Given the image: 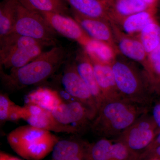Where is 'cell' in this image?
<instances>
[{"mask_svg":"<svg viewBox=\"0 0 160 160\" xmlns=\"http://www.w3.org/2000/svg\"><path fill=\"white\" fill-rule=\"evenodd\" d=\"M51 112L60 123L74 126L80 131L82 128L89 124L90 125L92 121L95 117L89 108L75 100L62 103Z\"/></svg>","mask_w":160,"mask_h":160,"instance_id":"obj_10","label":"cell"},{"mask_svg":"<svg viewBox=\"0 0 160 160\" xmlns=\"http://www.w3.org/2000/svg\"><path fill=\"white\" fill-rule=\"evenodd\" d=\"M160 146V131L156 137L154 141L150 144V146L141 154L142 160L146 159L149 154L158 146Z\"/></svg>","mask_w":160,"mask_h":160,"instance_id":"obj_28","label":"cell"},{"mask_svg":"<svg viewBox=\"0 0 160 160\" xmlns=\"http://www.w3.org/2000/svg\"><path fill=\"white\" fill-rule=\"evenodd\" d=\"M18 3V0H3L0 3V38L13 32Z\"/></svg>","mask_w":160,"mask_h":160,"instance_id":"obj_19","label":"cell"},{"mask_svg":"<svg viewBox=\"0 0 160 160\" xmlns=\"http://www.w3.org/2000/svg\"><path fill=\"white\" fill-rule=\"evenodd\" d=\"M63 102L57 92L49 88H40L28 95L26 104L36 105L52 112Z\"/></svg>","mask_w":160,"mask_h":160,"instance_id":"obj_17","label":"cell"},{"mask_svg":"<svg viewBox=\"0 0 160 160\" xmlns=\"http://www.w3.org/2000/svg\"><path fill=\"white\" fill-rule=\"evenodd\" d=\"M0 160H22L21 159L8 154L6 152H0Z\"/></svg>","mask_w":160,"mask_h":160,"instance_id":"obj_29","label":"cell"},{"mask_svg":"<svg viewBox=\"0 0 160 160\" xmlns=\"http://www.w3.org/2000/svg\"><path fill=\"white\" fill-rule=\"evenodd\" d=\"M159 132L152 116L147 112L138 118L116 140L141 154L154 141Z\"/></svg>","mask_w":160,"mask_h":160,"instance_id":"obj_7","label":"cell"},{"mask_svg":"<svg viewBox=\"0 0 160 160\" xmlns=\"http://www.w3.org/2000/svg\"><path fill=\"white\" fill-rule=\"evenodd\" d=\"M76 57L74 60L76 68L94 99L98 110L104 99L96 78L91 60L85 50Z\"/></svg>","mask_w":160,"mask_h":160,"instance_id":"obj_12","label":"cell"},{"mask_svg":"<svg viewBox=\"0 0 160 160\" xmlns=\"http://www.w3.org/2000/svg\"><path fill=\"white\" fill-rule=\"evenodd\" d=\"M140 32V42L149 54L160 44V26L153 21Z\"/></svg>","mask_w":160,"mask_h":160,"instance_id":"obj_23","label":"cell"},{"mask_svg":"<svg viewBox=\"0 0 160 160\" xmlns=\"http://www.w3.org/2000/svg\"><path fill=\"white\" fill-rule=\"evenodd\" d=\"M42 43L12 32L0 38V66L18 69L36 58L43 52Z\"/></svg>","mask_w":160,"mask_h":160,"instance_id":"obj_5","label":"cell"},{"mask_svg":"<svg viewBox=\"0 0 160 160\" xmlns=\"http://www.w3.org/2000/svg\"><path fill=\"white\" fill-rule=\"evenodd\" d=\"M70 57L65 47L55 46L43 52L30 62L6 73L1 69L2 85L8 91H16L45 82L52 76Z\"/></svg>","mask_w":160,"mask_h":160,"instance_id":"obj_1","label":"cell"},{"mask_svg":"<svg viewBox=\"0 0 160 160\" xmlns=\"http://www.w3.org/2000/svg\"><path fill=\"white\" fill-rule=\"evenodd\" d=\"M2 1H3V0H2Z\"/></svg>","mask_w":160,"mask_h":160,"instance_id":"obj_33","label":"cell"},{"mask_svg":"<svg viewBox=\"0 0 160 160\" xmlns=\"http://www.w3.org/2000/svg\"><path fill=\"white\" fill-rule=\"evenodd\" d=\"M90 59L104 101L123 98L117 87L111 65L100 62L90 58Z\"/></svg>","mask_w":160,"mask_h":160,"instance_id":"obj_13","label":"cell"},{"mask_svg":"<svg viewBox=\"0 0 160 160\" xmlns=\"http://www.w3.org/2000/svg\"><path fill=\"white\" fill-rule=\"evenodd\" d=\"M152 117L156 125L157 126L159 132L160 131V98L155 102L152 108Z\"/></svg>","mask_w":160,"mask_h":160,"instance_id":"obj_27","label":"cell"},{"mask_svg":"<svg viewBox=\"0 0 160 160\" xmlns=\"http://www.w3.org/2000/svg\"><path fill=\"white\" fill-rule=\"evenodd\" d=\"M72 14L73 18L89 37L111 45L112 34L106 20L85 17L73 10Z\"/></svg>","mask_w":160,"mask_h":160,"instance_id":"obj_14","label":"cell"},{"mask_svg":"<svg viewBox=\"0 0 160 160\" xmlns=\"http://www.w3.org/2000/svg\"><path fill=\"white\" fill-rule=\"evenodd\" d=\"M7 141L12 149L21 157L41 160L52 152L59 139L51 132L28 124L10 132Z\"/></svg>","mask_w":160,"mask_h":160,"instance_id":"obj_3","label":"cell"},{"mask_svg":"<svg viewBox=\"0 0 160 160\" xmlns=\"http://www.w3.org/2000/svg\"><path fill=\"white\" fill-rule=\"evenodd\" d=\"M69 58L65 64L62 77V83L66 92L73 100L82 103L96 116L98 109L96 103L89 89L78 73L74 61L71 62Z\"/></svg>","mask_w":160,"mask_h":160,"instance_id":"obj_8","label":"cell"},{"mask_svg":"<svg viewBox=\"0 0 160 160\" xmlns=\"http://www.w3.org/2000/svg\"><path fill=\"white\" fill-rule=\"evenodd\" d=\"M12 32L37 40L46 46H57L58 33L45 18L39 12L28 9L19 2Z\"/></svg>","mask_w":160,"mask_h":160,"instance_id":"obj_6","label":"cell"},{"mask_svg":"<svg viewBox=\"0 0 160 160\" xmlns=\"http://www.w3.org/2000/svg\"><path fill=\"white\" fill-rule=\"evenodd\" d=\"M15 103L9 99L7 94H0V120L1 122L8 121L9 113Z\"/></svg>","mask_w":160,"mask_h":160,"instance_id":"obj_25","label":"cell"},{"mask_svg":"<svg viewBox=\"0 0 160 160\" xmlns=\"http://www.w3.org/2000/svg\"><path fill=\"white\" fill-rule=\"evenodd\" d=\"M144 160H160V158L157 156H151Z\"/></svg>","mask_w":160,"mask_h":160,"instance_id":"obj_31","label":"cell"},{"mask_svg":"<svg viewBox=\"0 0 160 160\" xmlns=\"http://www.w3.org/2000/svg\"><path fill=\"white\" fill-rule=\"evenodd\" d=\"M55 31L64 37L73 40L85 47L91 39L79 24L69 16L54 13H40Z\"/></svg>","mask_w":160,"mask_h":160,"instance_id":"obj_11","label":"cell"},{"mask_svg":"<svg viewBox=\"0 0 160 160\" xmlns=\"http://www.w3.org/2000/svg\"><path fill=\"white\" fill-rule=\"evenodd\" d=\"M143 1H144L148 6H149L152 5V3H154L155 0H143Z\"/></svg>","mask_w":160,"mask_h":160,"instance_id":"obj_32","label":"cell"},{"mask_svg":"<svg viewBox=\"0 0 160 160\" xmlns=\"http://www.w3.org/2000/svg\"><path fill=\"white\" fill-rule=\"evenodd\" d=\"M149 6L143 0H116L114 4L115 12L125 18L147 10Z\"/></svg>","mask_w":160,"mask_h":160,"instance_id":"obj_24","label":"cell"},{"mask_svg":"<svg viewBox=\"0 0 160 160\" xmlns=\"http://www.w3.org/2000/svg\"><path fill=\"white\" fill-rule=\"evenodd\" d=\"M111 66L122 97L149 108L155 92L148 77L143 78L134 68L121 61H114Z\"/></svg>","mask_w":160,"mask_h":160,"instance_id":"obj_4","label":"cell"},{"mask_svg":"<svg viewBox=\"0 0 160 160\" xmlns=\"http://www.w3.org/2000/svg\"><path fill=\"white\" fill-rule=\"evenodd\" d=\"M88 144L73 140H59L50 160H86Z\"/></svg>","mask_w":160,"mask_h":160,"instance_id":"obj_15","label":"cell"},{"mask_svg":"<svg viewBox=\"0 0 160 160\" xmlns=\"http://www.w3.org/2000/svg\"><path fill=\"white\" fill-rule=\"evenodd\" d=\"M153 155L157 156L160 158V146L156 147L153 151L151 153L149 154V155L147 157L146 159H147V158L149 157L150 156H151Z\"/></svg>","mask_w":160,"mask_h":160,"instance_id":"obj_30","label":"cell"},{"mask_svg":"<svg viewBox=\"0 0 160 160\" xmlns=\"http://www.w3.org/2000/svg\"><path fill=\"white\" fill-rule=\"evenodd\" d=\"M153 21L149 12L147 10L140 12L124 18L123 29L128 34L140 32L145 26Z\"/></svg>","mask_w":160,"mask_h":160,"instance_id":"obj_22","label":"cell"},{"mask_svg":"<svg viewBox=\"0 0 160 160\" xmlns=\"http://www.w3.org/2000/svg\"><path fill=\"white\" fill-rule=\"evenodd\" d=\"M148 109L124 98L104 101L92 121L90 129L102 138H117Z\"/></svg>","mask_w":160,"mask_h":160,"instance_id":"obj_2","label":"cell"},{"mask_svg":"<svg viewBox=\"0 0 160 160\" xmlns=\"http://www.w3.org/2000/svg\"><path fill=\"white\" fill-rule=\"evenodd\" d=\"M24 107L23 119L31 126L56 132L76 134L80 132L74 126L58 122L51 111L33 104H26Z\"/></svg>","mask_w":160,"mask_h":160,"instance_id":"obj_9","label":"cell"},{"mask_svg":"<svg viewBox=\"0 0 160 160\" xmlns=\"http://www.w3.org/2000/svg\"><path fill=\"white\" fill-rule=\"evenodd\" d=\"M118 46L123 55L136 62H143L148 55L140 40L123 38L119 41Z\"/></svg>","mask_w":160,"mask_h":160,"instance_id":"obj_21","label":"cell"},{"mask_svg":"<svg viewBox=\"0 0 160 160\" xmlns=\"http://www.w3.org/2000/svg\"><path fill=\"white\" fill-rule=\"evenodd\" d=\"M24 106H18L15 104L12 106L9 113L8 121H18L20 119H23L24 115Z\"/></svg>","mask_w":160,"mask_h":160,"instance_id":"obj_26","label":"cell"},{"mask_svg":"<svg viewBox=\"0 0 160 160\" xmlns=\"http://www.w3.org/2000/svg\"><path fill=\"white\" fill-rule=\"evenodd\" d=\"M72 9L78 13L90 18L106 20L107 7L102 0H65Z\"/></svg>","mask_w":160,"mask_h":160,"instance_id":"obj_16","label":"cell"},{"mask_svg":"<svg viewBox=\"0 0 160 160\" xmlns=\"http://www.w3.org/2000/svg\"><path fill=\"white\" fill-rule=\"evenodd\" d=\"M23 6L39 13H54L69 16L70 10L65 0H18Z\"/></svg>","mask_w":160,"mask_h":160,"instance_id":"obj_18","label":"cell"},{"mask_svg":"<svg viewBox=\"0 0 160 160\" xmlns=\"http://www.w3.org/2000/svg\"><path fill=\"white\" fill-rule=\"evenodd\" d=\"M84 49L90 58L100 62L111 65L114 61V51L108 43L91 39Z\"/></svg>","mask_w":160,"mask_h":160,"instance_id":"obj_20","label":"cell"}]
</instances>
